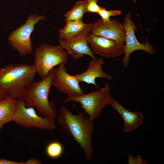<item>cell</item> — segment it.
<instances>
[{
  "mask_svg": "<svg viewBox=\"0 0 164 164\" xmlns=\"http://www.w3.org/2000/svg\"><path fill=\"white\" fill-rule=\"evenodd\" d=\"M56 119V123L61 126L63 132L79 145L85 154L86 160H91L94 154L93 121L84 112L74 114L64 106L60 107Z\"/></svg>",
  "mask_w": 164,
  "mask_h": 164,
  "instance_id": "1",
  "label": "cell"
},
{
  "mask_svg": "<svg viewBox=\"0 0 164 164\" xmlns=\"http://www.w3.org/2000/svg\"><path fill=\"white\" fill-rule=\"evenodd\" d=\"M36 73L33 65H8L0 68V89L14 99L22 97L34 82Z\"/></svg>",
  "mask_w": 164,
  "mask_h": 164,
  "instance_id": "2",
  "label": "cell"
},
{
  "mask_svg": "<svg viewBox=\"0 0 164 164\" xmlns=\"http://www.w3.org/2000/svg\"><path fill=\"white\" fill-rule=\"evenodd\" d=\"M54 69L45 78L34 82L22 97L26 106L35 108L43 117L55 121L58 114L56 105L54 102L50 101L48 99L53 86Z\"/></svg>",
  "mask_w": 164,
  "mask_h": 164,
  "instance_id": "3",
  "label": "cell"
},
{
  "mask_svg": "<svg viewBox=\"0 0 164 164\" xmlns=\"http://www.w3.org/2000/svg\"><path fill=\"white\" fill-rule=\"evenodd\" d=\"M112 99L109 84L107 83L103 87L87 94L77 96H67L64 102L80 103L89 118L94 121L100 117L105 107L110 104Z\"/></svg>",
  "mask_w": 164,
  "mask_h": 164,
  "instance_id": "4",
  "label": "cell"
},
{
  "mask_svg": "<svg viewBox=\"0 0 164 164\" xmlns=\"http://www.w3.org/2000/svg\"><path fill=\"white\" fill-rule=\"evenodd\" d=\"M68 56L67 51L60 45H41L35 51L33 65L36 73L41 79L45 78L55 67L61 63H67Z\"/></svg>",
  "mask_w": 164,
  "mask_h": 164,
  "instance_id": "5",
  "label": "cell"
},
{
  "mask_svg": "<svg viewBox=\"0 0 164 164\" xmlns=\"http://www.w3.org/2000/svg\"><path fill=\"white\" fill-rule=\"evenodd\" d=\"M16 100V106L12 121L24 128H35L48 130L56 129L55 121L38 115L33 107L26 106L22 97Z\"/></svg>",
  "mask_w": 164,
  "mask_h": 164,
  "instance_id": "6",
  "label": "cell"
},
{
  "mask_svg": "<svg viewBox=\"0 0 164 164\" xmlns=\"http://www.w3.org/2000/svg\"><path fill=\"white\" fill-rule=\"evenodd\" d=\"M44 15L30 14L26 22L12 32L8 37L10 46L22 56L30 54L33 47L30 39L35 25L40 20H45Z\"/></svg>",
  "mask_w": 164,
  "mask_h": 164,
  "instance_id": "7",
  "label": "cell"
},
{
  "mask_svg": "<svg viewBox=\"0 0 164 164\" xmlns=\"http://www.w3.org/2000/svg\"><path fill=\"white\" fill-rule=\"evenodd\" d=\"M131 18V14L129 12L127 13L124 21L125 44V45L124 53L125 54L122 60V63L125 68L129 66L130 56L133 52L142 50L151 55L154 54L155 52V50L153 46L148 41L145 44L141 43L138 42L135 33L136 27Z\"/></svg>",
  "mask_w": 164,
  "mask_h": 164,
  "instance_id": "8",
  "label": "cell"
},
{
  "mask_svg": "<svg viewBox=\"0 0 164 164\" xmlns=\"http://www.w3.org/2000/svg\"><path fill=\"white\" fill-rule=\"evenodd\" d=\"M92 25L76 36L66 39L59 40L60 45L74 59L80 58L85 55L92 58H96L88 45L87 40V35L91 31Z\"/></svg>",
  "mask_w": 164,
  "mask_h": 164,
  "instance_id": "9",
  "label": "cell"
},
{
  "mask_svg": "<svg viewBox=\"0 0 164 164\" xmlns=\"http://www.w3.org/2000/svg\"><path fill=\"white\" fill-rule=\"evenodd\" d=\"M80 81L67 71L65 64L61 63L54 69L53 86L67 96H79L84 94L80 85Z\"/></svg>",
  "mask_w": 164,
  "mask_h": 164,
  "instance_id": "10",
  "label": "cell"
},
{
  "mask_svg": "<svg viewBox=\"0 0 164 164\" xmlns=\"http://www.w3.org/2000/svg\"><path fill=\"white\" fill-rule=\"evenodd\" d=\"M87 40L92 51L103 57L113 58L124 53L125 45L115 40L89 33Z\"/></svg>",
  "mask_w": 164,
  "mask_h": 164,
  "instance_id": "11",
  "label": "cell"
},
{
  "mask_svg": "<svg viewBox=\"0 0 164 164\" xmlns=\"http://www.w3.org/2000/svg\"><path fill=\"white\" fill-rule=\"evenodd\" d=\"M91 32L96 35L115 40L124 44L125 31L124 25L115 19L103 22L101 18L93 24Z\"/></svg>",
  "mask_w": 164,
  "mask_h": 164,
  "instance_id": "12",
  "label": "cell"
},
{
  "mask_svg": "<svg viewBox=\"0 0 164 164\" xmlns=\"http://www.w3.org/2000/svg\"><path fill=\"white\" fill-rule=\"evenodd\" d=\"M104 63L103 58L98 59L96 58H92L86 70L74 75L80 82L94 85L99 88L96 82V78H101L110 80L112 78L110 74L103 71L102 67Z\"/></svg>",
  "mask_w": 164,
  "mask_h": 164,
  "instance_id": "13",
  "label": "cell"
},
{
  "mask_svg": "<svg viewBox=\"0 0 164 164\" xmlns=\"http://www.w3.org/2000/svg\"><path fill=\"white\" fill-rule=\"evenodd\" d=\"M110 105L123 119V130L126 133H128L134 131L142 124L144 120V116L141 112L130 111L113 98Z\"/></svg>",
  "mask_w": 164,
  "mask_h": 164,
  "instance_id": "14",
  "label": "cell"
},
{
  "mask_svg": "<svg viewBox=\"0 0 164 164\" xmlns=\"http://www.w3.org/2000/svg\"><path fill=\"white\" fill-rule=\"evenodd\" d=\"M16 106V99L10 96L0 100V132L5 124L12 121Z\"/></svg>",
  "mask_w": 164,
  "mask_h": 164,
  "instance_id": "15",
  "label": "cell"
},
{
  "mask_svg": "<svg viewBox=\"0 0 164 164\" xmlns=\"http://www.w3.org/2000/svg\"><path fill=\"white\" fill-rule=\"evenodd\" d=\"M65 22L64 27L59 30L60 39H66L76 36L93 24L85 23L82 20H71Z\"/></svg>",
  "mask_w": 164,
  "mask_h": 164,
  "instance_id": "16",
  "label": "cell"
},
{
  "mask_svg": "<svg viewBox=\"0 0 164 164\" xmlns=\"http://www.w3.org/2000/svg\"><path fill=\"white\" fill-rule=\"evenodd\" d=\"M87 0L77 2L72 9L65 15V22L71 20H82L85 13Z\"/></svg>",
  "mask_w": 164,
  "mask_h": 164,
  "instance_id": "17",
  "label": "cell"
},
{
  "mask_svg": "<svg viewBox=\"0 0 164 164\" xmlns=\"http://www.w3.org/2000/svg\"><path fill=\"white\" fill-rule=\"evenodd\" d=\"M63 148L62 144L57 141H53L47 146L46 152L47 155L52 159L60 157L63 154Z\"/></svg>",
  "mask_w": 164,
  "mask_h": 164,
  "instance_id": "18",
  "label": "cell"
},
{
  "mask_svg": "<svg viewBox=\"0 0 164 164\" xmlns=\"http://www.w3.org/2000/svg\"><path fill=\"white\" fill-rule=\"evenodd\" d=\"M121 12L120 10H107L105 8L102 7L98 14L100 16L101 19L103 22H107L110 21L111 16L118 15Z\"/></svg>",
  "mask_w": 164,
  "mask_h": 164,
  "instance_id": "19",
  "label": "cell"
},
{
  "mask_svg": "<svg viewBox=\"0 0 164 164\" xmlns=\"http://www.w3.org/2000/svg\"><path fill=\"white\" fill-rule=\"evenodd\" d=\"M97 0H87L85 8V12L98 13L102 7L97 4Z\"/></svg>",
  "mask_w": 164,
  "mask_h": 164,
  "instance_id": "20",
  "label": "cell"
},
{
  "mask_svg": "<svg viewBox=\"0 0 164 164\" xmlns=\"http://www.w3.org/2000/svg\"><path fill=\"white\" fill-rule=\"evenodd\" d=\"M128 162L129 164H147L148 162L144 159L141 156L138 155L136 157H134L130 154H128Z\"/></svg>",
  "mask_w": 164,
  "mask_h": 164,
  "instance_id": "21",
  "label": "cell"
},
{
  "mask_svg": "<svg viewBox=\"0 0 164 164\" xmlns=\"http://www.w3.org/2000/svg\"><path fill=\"white\" fill-rule=\"evenodd\" d=\"M0 164H26L25 161L15 162L5 159H0Z\"/></svg>",
  "mask_w": 164,
  "mask_h": 164,
  "instance_id": "22",
  "label": "cell"
},
{
  "mask_svg": "<svg viewBox=\"0 0 164 164\" xmlns=\"http://www.w3.org/2000/svg\"><path fill=\"white\" fill-rule=\"evenodd\" d=\"M26 164H41L42 162L36 158L30 159L25 161Z\"/></svg>",
  "mask_w": 164,
  "mask_h": 164,
  "instance_id": "23",
  "label": "cell"
},
{
  "mask_svg": "<svg viewBox=\"0 0 164 164\" xmlns=\"http://www.w3.org/2000/svg\"><path fill=\"white\" fill-rule=\"evenodd\" d=\"M9 96L0 89V100L6 98Z\"/></svg>",
  "mask_w": 164,
  "mask_h": 164,
  "instance_id": "24",
  "label": "cell"
}]
</instances>
